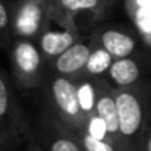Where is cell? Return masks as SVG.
<instances>
[{
    "label": "cell",
    "mask_w": 151,
    "mask_h": 151,
    "mask_svg": "<svg viewBox=\"0 0 151 151\" xmlns=\"http://www.w3.org/2000/svg\"><path fill=\"white\" fill-rule=\"evenodd\" d=\"M119 131L126 151H139L151 120V85L139 82L129 88H114Z\"/></svg>",
    "instance_id": "obj_1"
},
{
    "label": "cell",
    "mask_w": 151,
    "mask_h": 151,
    "mask_svg": "<svg viewBox=\"0 0 151 151\" xmlns=\"http://www.w3.org/2000/svg\"><path fill=\"white\" fill-rule=\"evenodd\" d=\"M15 88L10 73L0 66V144L12 151L34 139V128L19 104Z\"/></svg>",
    "instance_id": "obj_2"
},
{
    "label": "cell",
    "mask_w": 151,
    "mask_h": 151,
    "mask_svg": "<svg viewBox=\"0 0 151 151\" xmlns=\"http://www.w3.org/2000/svg\"><path fill=\"white\" fill-rule=\"evenodd\" d=\"M41 88L44 93L46 111L75 134L84 132L88 125V116L81 109L75 81L49 73Z\"/></svg>",
    "instance_id": "obj_3"
},
{
    "label": "cell",
    "mask_w": 151,
    "mask_h": 151,
    "mask_svg": "<svg viewBox=\"0 0 151 151\" xmlns=\"http://www.w3.org/2000/svg\"><path fill=\"white\" fill-rule=\"evenodd\" d=\"M10 76L16 88L35 90L44 85L50 68L44 60L37 43L15 38L9 49Z\"/></svg>",
    "instance_id": "obj_4"
},
{
    "label": "cell",
    "mask_w": 151,
    "mask_h": 151,
    "mask_svg": "<svg viewBox=\"0 0 151 151\" xmlns=\"http://www.w3.org/2000/svg\"><path fill=\"white\" fill-rule=\"evenodd\" d=\"M51 0H13L12 32L13 38L37 43L38 37L50 25Z\"/></svg>",
    "instance_id": "obj_5"
},
{
    "label": "cell",
    "mask_w": 151,
    "mask_h": 151,
    "mask_svg": "<svg viewBox=\"0 0 151 151\" xmlns=\"http://www.w3.org/2000/svg\"><path fill=\"white\" fill-rule=\"evenodd\" d=\"M34 139L44 151H84L78 135L47 111L38 119Z\"/></svg>",
    "instance_id": "obj_6"
},
{
    "label": "cell",
    "mask_w": 151,
    "mask_h": 151,
    "mask_svg": "<svg viewBox=\"0 0 151 151\" xmlns=\"http://www.w3.org/2000/svg\"><path fill=\"white\" fill-rule=\"evenodd\" d=\"M113 0H51L50 21L62 28H78L76 18L90 15L93 18L101 16Z\"/></svg>",
    "instance_id": "obj_7"
},
{
    "label": "cell",
    "mask_w": 151,
    "mask_h": 151,
    "mask_svg": "<svg viewBox=\"0 0 151 151\" xmlns=\"http://www.w3.org/2000/svg\"><path fill=\"white\" fill-rule=\"evenodd\" d=\"M94 113L104 123L110 139L126 151L119 131V114H117V104L114 97V88L107 82L106 78L97 79V96H96Z\"/></svg>",
    "instance_id": "obj_8"
},
{
    "label": "cell",
    "mask_w": 151,
    "mask_h": 151,
    "mask_svg": "<svg viewBox=\"0 0 151 151\" xmlns=\"http://www.w3.org/2000/svg\"><path fill=\"white\" fill-rule=\"evenodd\" d=\"M91 50H93L91 37L88 40H84V38L78 40L75 44H72L68 50H65L51 62L50 73L65 76L73 81L81 78L85 69V65L90 59Z\"/></svg>",
    "instance_id": "obj_9"
},
{
    "label": "cell",
    "mask_w": 151,
    "mask_h": 151,
    "mask_svg": "<svg viewBox=\"0 0 151 151\" xmlns=\"http://www.w3.org/2000/svg\"><path fill=\"white\" fill-rule=\"evenodd\" d=\"M91 40L107 51L114 60L134 56L137 51V40L135 37L119 27H104L97 29Z\"/></svg>",
    "instance_id": "obj_10"
},
{
    "label": "cell",
    "mask_w": 151,
    "mask_h": 151,
    "mask_svg": "<svg viewBox=\"0 0 151 151\" xmlns=\"http://www.w3.org/2000/svg\"><path fill=\"white\" fill-rule=\"evenodd\" d=\"M81 31L79 28H62L59 27L57 29L53 28V25H50L46 28V31L38 37L37 40V46L41 51L44 60L47 62L49 68L50 63L60 56L65 50H68L72 44H75L78 40H81Z\"/></svg>",
    "instance_id": "obj_11"
},
{
    "label": "cell",
    "mask_w": 151,
    "mask_h": 151,
    "mask_svg": "<svg viewBox=\"0 0 151 151\" xmlns=\"http://www.w3.org/2000/svg\"><path fill=\"white\" fill-rule=\"evenodd\" d=\"M142 69L139 62L134 57H123L113 60L106 79L113 88H129L141 82Z\"/></svg>",
    "instance_id": "obj_12"
},
{
    "label": "cell",
    "mask_w": 151,
    "mask_h": 151,
    "mask_svg": "<svg viewBox=\"0 0 151 151\" xmlns=\"http://www.w3.org/2000/svg\"><path fill=\"white\" fill-rule=\"evenodd\" d=\"M113 60L114 59L107 51H104L100 46H97L93 41V50L81 78H106Z\"/></svg>",
    "instance_id": "obj_13"
},
{
    "label": "cell",
    "mask_w": 151,
    "mask_h": 151,
    "mask_svg": "<svg viewBox=\"0 0 151 151\" xmlns=\"http://www.w3.org/2000/svg\"><path fill=\"white\" fill-rule=\"evenodd\" d=\"M97 79L99 78H78V79H75L81 109L88 117L96 114L94 106H96V96H97Z\"/></svg>",
    "instance_id": "obj_14"
},
{
    "label": "cell",
    "mask_w": 151,
    "mask_h": 151,
    "mask_svg": "<svg viewBox=\"0 0 151 151\" xmlns=\"http://www.w3.org/2000/svg\"><path fill=\"white\" fill-rule=\"evenodd\" d=\"M12 6L13 0H0V47L10 49L13 43L12 32Z\"/></svg>",
    "instance_id": "obj_15"
},
{
    "label": "cell",
    "mask_w": 151,
    "mask_h": 151,
    "mask_svg": "<svg viewBox=\"0 0 151 151\" xmlns=\"http://www.w3.org/2000/svg\"><path fill=\"white\" fill-rule=\"evenodd\" d=\"M84 151H125L120 145L114 144L110 139H100L87 132L76 134Z\"/></svg>",
    "instance_id": "obj_16"
},
{
    "label": "cell",
    "mask_w": 151,
    "mask_h": 151,
    "mask_svg": "<svg viewBox=\"0 0 151 151\" xmlns=\"http://www.w3.org/2000/svg\"><path fill=\"white\" fill-rule=\"evenodd\" d=\"M128 7L134 12L151 10V0H128Z\"/></svg>",
    "instance_id": "obj_17"
},
{
    "label": "cell",
    "mask_w": 151,
    "mask_h": 151,
    "mask_svg": "<svg viewBox=\"0 0 151 151\" xmlns=\"http://www.w3.org/2000/svg\"><path fill=\"white\" fill-rule=\"evenodd\" d=\"M139 151H151V120H150L147 134L144 137V141H142V145H141V150Z\"/></svg>",
    "instance_id": "obj_18"
},
{
    "label": "cell",
    "mask_w": 151,
    "mask_h": 151,
    "mask_svg": "<svg viewBox=\"0 0 151 151\" xmlns=\"http://www.w3.org/2000/svg\"><path fill=\"white\" fill-rule=\"evenodd\" d=\"M18 151H44V150L40 147V144L35 139H31L29 142H27L22 148H19Z\"/></svg>",
    "instance_id": "obj_19"
},
{
    "label": "cell",
    "mask_w": 151,
    "mask_h": 151,
    "mask_svg": "<svg viewBox=\"0 0 151 151\" xmlns=\"http://www.w3.org/2000/svg\"><path fill=\"white\" fill-rule=\"evenodd\" d=\"M0 151H12V150H9L7 147H4V145H1V144H0Z\"/></svg>",
    "instance_id": "obj_20"
},
{
    "label": "cell",
    "mask_w": 151,
    "mask_h": 151,
    "mask_svg": "<svg viewBox=\"0 0 151 151\" xmlns=\"http://www.w3.org/2000/svg\"><path fill=\"white\" fill-rule=\"evenodd\" d=\"M150 43H151V35H150Z\"/></svg>",
    "instance_id": "obj_21"
}]
</instances>
